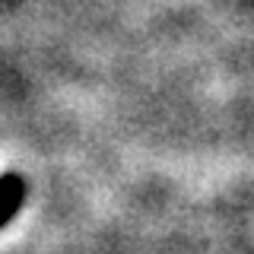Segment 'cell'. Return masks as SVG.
Segmentation results:
<instances>
[{
	"label": "cell",
	"instance_id": "obj_1",
	"mask_svg": "<svg viewBox=\"0 0 254 254\" xmlns=\"http://www.w3.org/2000/svg\"><path fill=\"white\" fill-rule=\"evenodd\" d=\"M26 203V178L16 172L0 175V229H6Z\"/></svg>",
	"mask_w": 254,
	"mask_h": 254
}]
</instances>
